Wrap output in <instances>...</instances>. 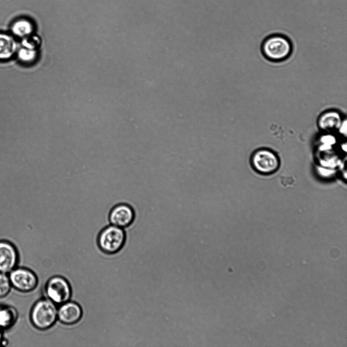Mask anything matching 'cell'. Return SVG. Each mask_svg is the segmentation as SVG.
<instances>
[{
	"mask_svg": "<svg viewBox=\"0 0 347 347\" xmlns=\"http://www.w3.org/2000/svg\"><path fill=\"white\" fill-rule=\"evenodd\" d=\"M82 316V308L77 302L70 300L58 306L57 320L64 325H75L81 320Z\"/></svg>",
	"mask_w": 347,
	"mask_h": 347,
	"instance_id": "cell-8",
	"label": "cell"
},
{
	"mask_svg": "<svg viewBox=\"0 0 347 347\" xmlns=\"http://www.w3.org/2000/svg\"><path fill=\"white\" fill-rule=\"evenodd\" d=\"M342 121L341 115L338 112L330 110L323 113L320 116L318 125L322 130L329 132L339 129Z\"/></svg>",
	"mask_w": 347,
	"mask_h": 347,
	"instance_id": "cell-11",
	"label": "cell"
},
{
	"mask_svg": "<svg viewBox=\"0 0 347 347\" xmlns=\"http://www.w3.org/2000/svg\"><path fill=\"white\" fill-rule=\"evenodd\" d=\"M44 293L45 297L58 306L71 299L72 289L67 279L62 276L56 275L46 281Z\"/></svg>",
	"mask_w": 347,
	"mask_h": 347,
	"instance_id": "cell-4",
	"label": "cell"
},
{
	"mask_svg": "<svg viewBox=\"0 0 347 347\" xmlns=\"http://www.w3.org/2000/svg\"><path fill=\"white\" fill-rule=\"evenodd\" d=\"M57 309L58 306L46 297L38 300L30 311L32 325L40 331L51 328L57 321Z\"/></svg>",
	"mask_w": 347,
	"mask_h": 347,
	"instance_id": "cell-1",
	"label": "cell"
},
{
	"mask_svg": "<svg viewBox=\"0 0 347 347\" xmlns=\"http://www.w3.org/2000/svg\"><path fill=\"white\" fill-rule=\"evenodd\" d=\"M127 242V235L123 228L110 224L99 233L96 240L98 248L104 254L118 253Z\"/></svg>",
	"mask_w": 347,
	"mask_h": 347,
	"instance_id": "cell-2",
	"label": "cell"
},
{
	"mask_svg": "<svg viewBox=\"0 0 347 347\" xmlns=\"http://www.w3.org/2000/svg\"><path fill=\"white\" fill-rule=\"evenodd\" d=\"M135 217V211L131 206L126 203H119L111 210L109 220L111 225L124 229L132 224Z\"/></svg>",
	"mask_w": 347,
	"mask_h": 347,
	"instance_id": "cell-9",
	"label": "cell"
},
{
	"mask_svg": "<svg viewBox=\"0 0 347 347\" xmlns=\"http://www.w3.org/2000/svg\"><path fill=\"white\" fill-rule=\"evenodd\" d=\"M292 44L289 39L281 34H273L264 41L262 50L269 60L280 61L287 58L292 52Z\"/></svg>",
	"mask_w": 347,
	"mask_h": 347,
	"instance_id": "cell-3",
	"label": "cell"
},
{
	"mask_svg": "<svg viewBox=\"0 0 347 347\" xmlns=\"http://www.w3.org/2000/svg\"><path fill=\"white\" fill-rule=\"evenodd\" d=\"M254 169L263 174H270L276 171L279 166V159L273 151L261 149L255 151L251 157Z\"/></svg>",
	"mask_w": 347,
	"mask_h": 347,
	"instance_id": "cell-6",
	"label": "cell"
},
{
	"mask_svg": "<svg viewBox=\"0 0 347 347\" xmlns=\"http://www.w3.org/2000/svg\"><path fill=\"white\" fill-rule=\"evenodd\" d=\"M12 288L21 293L34 291L39 283L38 277L32 270L23 267H16L8 274Z\"/></svg>",
	"mask_w": 347,
	"mask_h": 347,
	"instance_id": "cell-5",
	"label": "cell"
},
{
	"mask_svg": "<svg viewBox=\"0 0 347 347\" xmlns=\"http://www.w3.org/2000/svg\"><path fill=\"white\" fill-rule=\"evenodd\" d=\"M7 344H8V343L4 335V331L0 330V346H5Z\"/></svg>",
	"mask_w": 347,
	"mask_h": 347,
	"instance_id": "cell-15",
	"label": "cell"
},
{
	"mask_svg": "<svg viewBox=\"0 0 347 347\" xmlns=\"http://www.w3.org/2000/svg\"><path fill=\"white\" fill-rule=\"evenodd\" d=\"M19 255L16 246L6 240H0V273L9 274L17 267Z\"/></svg>",
	"mask_w": 347,
	"mask_h": 347,
	"instance_id": "cell-7",
	"label": "cell"
},
{
	"mask_svg": "<svg viewBox=\"0 0 347 347\" xmlns=\"http://www.w3.org/2000/svg\"><path fill=\"white\" fill-rule=\"evenodd\" d=\"M12 288L8 274L0 273V299L8 296Z\"/></svg>",
	"mask_w": 347,
	"mask_h": 347,
	"instance_id": "cell-14",
	"label": "cell"
},
{
	"mask_svg": "<svg viewBox=\"0 0 347 347\" xmlns=\"http://www.w3.org/2000/svg\"><path fill=\"white\" fill-rule=\"evenodd\" d=\"M18 312L15 307L8 304H0V330L5 331L16 323Z\"/></svg>",
	"mask_w": 347,
	"mask_h": 347,
	"instance_id": "cell-12",
	"label": "cell"
},
{
	"mask_svg": "<svg viewBox=\"0 0 347 347\" xmlns=\"http://www.w3.org/2000/svg\"><path fill=\"white\" fill-rule=\"evenodd\" d=\"M11 35L15 38L24 39L27 37L33 31L31 22L24 18L15 20L10 26Z\"/></svg>",
	"mask_w": 347,
	"mask_h": 347,
	"instance_id": "cell-13",
	"label": "cell"
},
{
	"mask_svg": "<svg viewBox=\"0 0 347 347\" xmlns=\"http://www.w3.org/2000/svg\"><path fill=\"white\" fill-rule=\"evenodd\" d=\"M19 45L11 34L0 31V61H6L16 55Z\"/></svg>",
	"mask_w": 347,
	"mask_h": 347,
	"instance_id": "cell-10",
	"label": "cell"
}]
</instances>
